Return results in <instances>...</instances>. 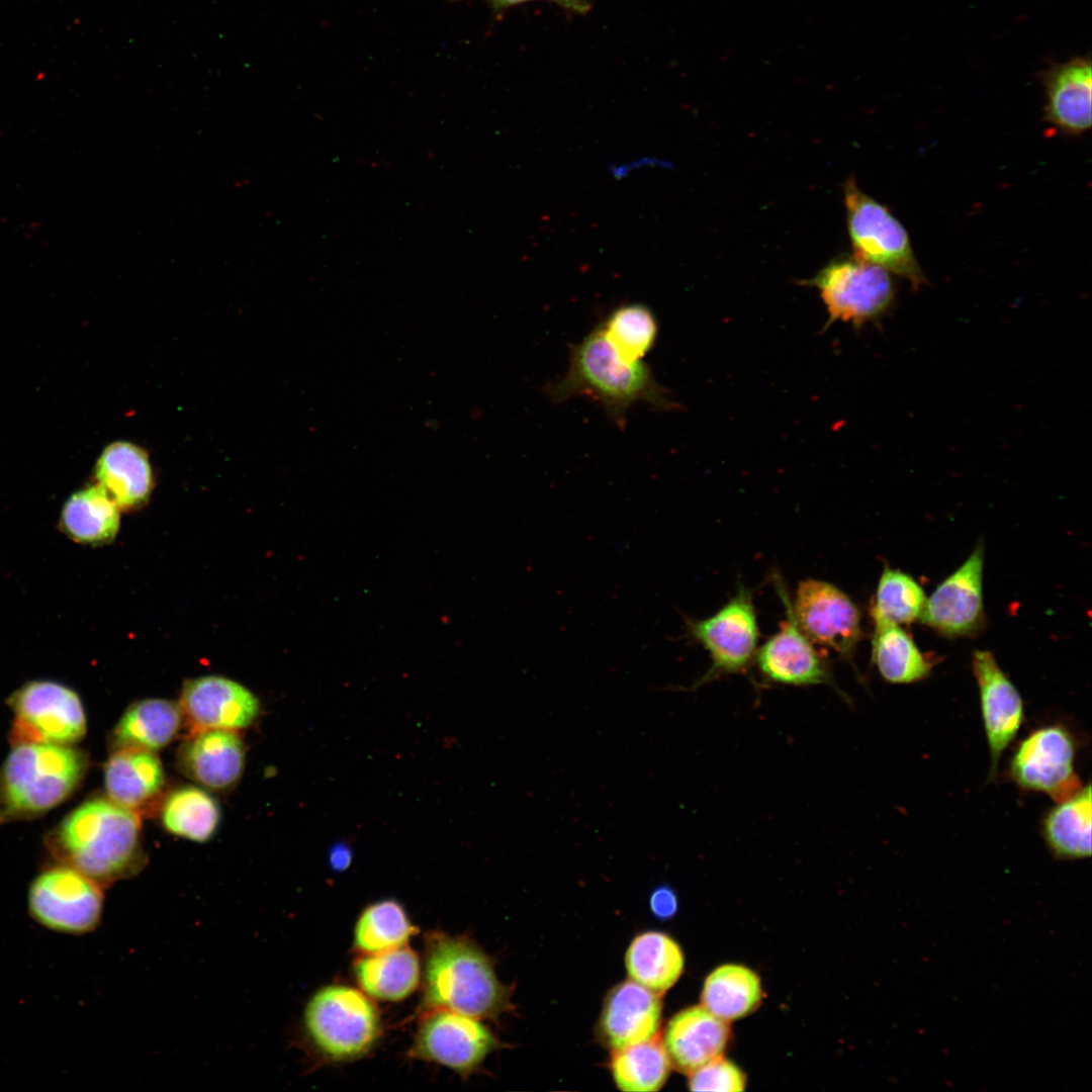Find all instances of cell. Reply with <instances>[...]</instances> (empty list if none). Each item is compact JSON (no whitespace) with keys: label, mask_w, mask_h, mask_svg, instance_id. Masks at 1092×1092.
Listing matches in <instances>:
<instances>
[{"label":"cell","mask_w":1092,"mask_h":1092,"mask_svg":"<svg viewBox=\"0 0 1092 1092\" xmlns=\"http://www.w3.org/2000/svg\"><path fill=\"white\" fill-rule=\"evenodd\" d=\"M44 844L56 863L78 870L103 888L146 864L141 816L107 797L90 798L69 812Z\"/></svg>","instance_id":"1"},{"label":"cell","mask_w":1092,"mask_h":1092,"mask_svg":"<svg viewBox=\"0 0 1092 1092\" xmlns=\"http://www.w3.org/2000/svg\"><path fill=\"white\" fill-rule=\"evenodd\" d=\"M545 390L556 403L581 395L593 398L620 429L625 427L628 411L637 402L658 411L678 407L648 365L642 361L626 362L618 356L605 338L601 324L572 346L567 371Z\"/></svg>","instance_id":"2"},{"label":"cell","mask_w":1092,"mask_h":1092,"mask_svg":"<svg viewBox=\"0 0 1092 1092\" xmlns=\"http://www.w3.org/2000/svg\"><path fill=\"white\" fill-rule=\"evenodd\" d=\"M0 765V823L31 820L66 802L88 768L85 751L74 745L23 743Z\"/></svg>","instance_id":"3"},{"label":"cell","mask_w":1092,"mask_h":1092,"mask_svg":"<svg viewBox=\"0 0 1092 1092\" xmlns=\"http://www.w3.org/2000/svg\"><path fill=\"white\" fill-rule=\"evenodd\" d=\"M424 1006L490 1018L509 1009L510 991L487 956L471 941L436 933L425 960Z\"/></svg>","instance_id":"4"},{"label":"cell","mask_w":1092,"mask_h":1092,"mask_svg":"<svg viewBox=\"0 0 1092 1092\" xmlns=\"http://www.w3.org/2000/svg\"><path fill=\"white\" fill-rule=\"evenodd\" d=\"M303 1024L316 1050L337 1061L367 1053L380 1031L375 1005L359 990L342 985L322 988L309 999Z\"/></svg>","instance_id":"5"},{"label":"cell","mask_w":1092,"mask_h":1092,"mask_svg":"<svg viewBox=\"0 0 1092 1092\" xmlns=\"http://www.w3.org/2000/svg\"><path fill=\"white\" fill-rule=\"evenodd\" d=\"M13 713L11 745L48 743L74 745L87 731V718L79 695L70 687L48 679L29 680L7 699Z\"/></svg>","instance_id":"6"},{"label":"cell","mask_w":1092,"mask_h":1092,"mask_svg":"<svg viewBox=\"0 0 1092 1092\" xmlns=\"http://www.w3.org/2000/svg\"><path fill=\"white\" fill-rule=\"evenodd\" d=\"M848 235L854 257L902 276L914 287L926 282L903 224L861 191L854 179L843 187Z\"/></svg>","instance_id":"7"},{"label":"cell","mask_w":1092,"mask_h":1092,"mask_svg":"<svg viewBox=\"0 0 1092 1092\" xmlns=\"http://www.w3.org/2000/svg\"><path fill=\"white\" fill-rule=\"evenodd\" d=\"M684 638L708 651L711 666L691 688L696 689L725 675L745 672L757 650L759 629L749 588L739 583L736 594L715 614L705 619L684 616Z\"/></svg>","instance_id":"8"},{"label":"cell","mask_w":1092,"mask_h":1092,"mask_svg":"<svg viewBox=\"0 0 1092 1092\" xmlns=\"http://www.w3.org/2000/svg\"><path fill=\"white\" fill-rule=\"evenodd\" d=\"M1077 753L1076 737L1066 725L1057 722L1039 726L1015 747L1008 777L1022 791L1062 801L1083 786L1076 769Z\"/></svg>","instance_id":"9"},{"label":"cell","mask_w":1092,"mask_h":1092,"mask_svg":"<svg viewBox=\"0 0 1092 1092\" xmlns=\"http://www.w3.org/2000/svg\"><path fill=\"white\" fill-rule=\"evenodd\" d=\"M802 284L815 287L828 313L827 325L855 327L883 314L894 299L890 272L856 257H839Z\"/></svg>","instance_id":"10"},{"label":"cell","mask_w":1092,"mask_h":1092,"mask_svg":"<svg viewBox=\"0 0 1092 1092\" xmlns=\"http://www.w3.org/2000/svg\"><path fill=\"white\" fill-rule=\"evenodd\" d=\"M103 889L78 870L56 863L32 881L28 910L35 921L51 930L84 934L94 930L101 920Z\"/></svg>","instance_id":"11"},{"label":"cell","mask_w":1092,"mask_h":1092,"mask_svg":"<svg viewBox=\"0 0 1092 1092\" xmlns=\"http://www.w3.org/2000/svg\"><path fill=\"white\" fill-rule=\"evenodd\" d=\"M791 609L798 627L814 644L852 663L863 630L861 612L846 593L828 581L807 578L798 583Z\"/></svg>","instance_id":"12"},{"label":"cell","mask_w":1092,"mask_h":1092,"mask_svg":"<svg viewBox=\"0 0 1092 1092\" xmlns=\"http://www.w3.org/2000/svg\"><path fill=\"white\" fill-rule=\"evenodd\" d=\"M777 582L786 607L787 619L781 623L778 632L757 647L753 661L762 678L772 684L794 687L826 685L844 701L849 702L836 684L827 657L798 627L787 589L782 581Z\"/></svg>","instance_id":"13"},{"label":"cell","mask_w":1092,"mask_h":1092,"mask_svg":"<svg viewBox=\"0 0 1092 1092\" xmlns=\"http://www.w3.org/2000/svg\"><path fill=\"white\" fill-rule=\"evenodd\" d=\"M984 543L926 599L922 624L947 638L972 637L985 627L983 603Z\"/></svg>","instance_id":"14"},{"label":"cell","mask_w":1092,"mask_h":1092,"mask_svg":"<svg viewBox=\"0 0 1092 1092\" xmlns=\"http://www.w3.org/2000/svg\"><path fill=\"white\" fill-rule=\"evenodd\" d=\"M495 1046L492 1033L476 1018L432 1010L422 1020L410 1054L464 1075L477 1068Z\"/></svg>","instance_id":"15"},{"label":"cell","mask_w":1092,"mask_h":1092,"mask_svg":"<svg viewBox=\"0 0 1092 1092\" xmlns=\"http://www.w3.org/2000/svg\"><path fill=\"white\" fill-rule=\"evenodd\" d=\"M972 672L978 692L982 722L990 753L989 779L996 778L1002 755L1024 721L1022 697L989 650H975Z\"/></svg>","instance_id":"16"},{"label":"cell","mask_w":1092,"mask_h":1092,"mask_svg":"<svg viewBox=\"0 0 1092 1092\" xmlns=\"http://www.w3.org/2000/svg\"><path fill=\"white\" fill-rule=\"evenodd\" d=\"M179 706L189 731H238L251 726L260 714L258 698L243 685L219 675L184 682Z\"/></svg>","instance_id":"17"},{"label":"cell","mask_w":1092,"mask_h":1092,"mask_svg":"<svg viewBox=\"0 0 1092 1092\" xmlns=\"http://www.w3.org/2000/svg\"><path fill=\"white\" fill-rule=\"evenodd\" d=\"M246 760L245 744L233 730L189 732L178 750V766L189 779L212 791H228L240 781Z\"/></svg>","instance_id":"18"},{"label":"cell","mask_w":1092,"mask_h":1092,"mask_svg":"<svg viewBox=\"0 0 1092 1092\" xmlns=\"http://www.w3.org/2000/svg\"><path fill=\"white\" fill-rule=\"evenodd\" d=\"M106 797L141 817L158 811L165 796L166 776L156 751L112 749L104 765Z\"/></svg>","instance_id":"19"},{"label":"cell","mask_w":1092,"mask_h":1092,"mask_svg":"<svg viewBox=\"0 0 1092 1092\" xmlns=\"http://www.w3.org/2000/svg\"><path fill=\"white\" fill-rule=\"evenodd\" d=\"M661 1009L657 993L633 980L622 982L606 997L599 1034L614 1051L649 1040L659 1029Z\"/></svg>","instance_id":"20"},{"label":"cell","mask_w":1092,"mask_h":1092,"mask_svg":"<svg viewBox=\"0 0 1092 1092\" xmlns=\"http://www.w3.org/2000/svg\"><path fill=\"white\" fill-rule=\"evenodd\" d=\"M1044 119L1069 134L1091 127L1092 71L1089 57L1055 64L1041 73Z\"/></svg>","instance_id":"21"},{"label":"cell","mask_w":1092,"mask_h":1092,"mask_svg":"<svg viewBox=\"0 0 1092 1092\" xmlns=\"http://www.w3.org/2000/svg\"><path fill=\"white\" fill-rule=\"evenodd\" d=\"M729 1034L727 1021L703 1006H693L669 1020L664 1033V1048L671 1064L680 1072L690 1074L720 1057Z\"/></svg>","instance_id":"22"},{"label":"cell","mask_w":1092,"mask_h":1092,"mask_svg":"<svg viewBox=\"0 0 1092 1092\" xmlns=\"http://www.w3.org/2000/svg\"><path fill=\"white\" fill-rule=\"evenodd\" d=\"M96 479L121 510L144 505L154 486L148 455L136 445L123 441L105 448L97 461Z\"/></svg>","instance_id":"23"},{"label":"cell","mask_w":1092,"mask_h":1092,"mask_svg":"<svg viewBox=\"0 0 1092 1092\" xmlns=\"http://www.w3.org/2000/svg\"><path fill=\"white\" fill-rule=\"evenodd\" d=\"M184 724L179 706L165 699H144L132 703L115 724L111 749L140 748L157 751L171 743Z\"/></svg>","instance_id":"24"},{"label":"cell","mask_w":1092,"mask_h":1092,"mask_svg":"<svg viewBox=\"0 0 1092 1092\" xmlns=\"http://www.w3.org/2000/svg\"><path fill=\"white\" fill-rule=\"evenodd\" d=\"M1091 785L1056 802L1041 822L1043 840L1059 859H1082L1091 856L1092 799Z\"/></svg>","instance_id":"25"},{"label":"cell","mask_w":1092,"mask_h":1092,"mask_svg":"<svg viewBox=\"0 0 1092 1092\" xmlns=\"http://www.w3.org/2000/svg\"><path fill=\"white\" fill-rule=\"evenodd\" d=\"M872 663L882 678L893 685H909L929 677L937 659L923 653L900 625L873 621Z\"/></svg>","instance_id":"26"},{"label":"cell","mask_w":1092,"mask_h":1092,"mask_svg":"<svg viewBox=\"0 0 1092 1092\" xmlns=\"http://www.w3.org/2000/svg\"><path fill=\"white\" fill-rule=\"evenodd\" d=\"M118 506L98 484L73 493L65 503L59 526L74 542L100 545L111 542L120 524Z\"/></svg>","instance_id":"27"},{"label":"cell","mask_w":1092,"mask_h":1092,"mask_svg":"<svg viewBox=\"0 0 1092 1092\" xmlns=\"http://www.w3.org/2000/svg\"><path fill=\"white\" fill-rule=\"evenodd\" d=\"M354 971L365 993L384 1001H399L411 995L421 975L419 958L406 944L365 954L357 960Z\"/></svg>","instance_id":"28"},{"label":"cell","mask_w":1092,"mask_h":1092,"mask_svg":"<svg viewBox=\"0 0 1092 1092\" xmlns=\"http://www.w3.org/2000/svg\"><path fill=\"white\" fill-rule=\"evenodd\" d=\"M684 964L678 943L659 931H645L635 936L625 956L629 977L657 994L675 984Z\"/></svg>","instance_id":"29"},{"label":"cell","mask_w":1092,"mask_h":1092,"mask_svg":"<svg viewBox=\"0 0 1092 1092\" xmlns=\"http://www.w3.org/2000/svg\"><path fill=\"white\" fill-rule=\"evenodd\" d=\"M163 827L171 834L205 842L217 831L221 812L217 801L196 786H181L164 796L158 809Z\"/></svg>","instance_id":"30"},{"label":"cell","mask_w":1092,"mask_h":1092,"mask_svg":"<svg viewBox=\"0 0 1092 1092\" xmlns=\"http://www.w3.org/2000/svg\"><path fill=\"white\" fill-rule=\"evenodd\" d=\"M758 976L740 965H723L706 979L703 1007L720 1019L734 1020L751 1013L761 1000Z\"/></svg>","instance_id":"31"},{"label":"cell","mask_w":1092,"mask_h":1092,"mask_svg":"<svg viewBox=\"0 0 1092 1092\" xmlns=\"http://www.w3.org/2000/svg\"><path fill=\"white\" fill-rule=\"evenodd\" d=\"M610 1068L620 1090L651 1092L659 1090L666 1082L671 1061L664 1045L653 1037L615 1050Z\"/></svg>","instance_id":"32"},{"label":"cell","mask_w":1092,"mask_h":1092,"mask_svg":"<svg viewBox=\"0 0 1092 1092\" xmlns=\"http://www.w3.org/2000/svg\"><path fill=\"white\" fill-rule=\"evenodd\" d=\"M418 932L400 904L383 900L368 906L354 930V946L364 954L391 950L407 943Z\"/></svg>","instance_id":"33"},{"label":"cell","mask_w":1092,"mask_h":1092,"mask_svg":"<svg viewBox=\"0 0 1092 1092\" xmlns=\"http://www.w3.org/2000/svg\"><path fill=\"white\" fill-rule=\"evenodd\" d=\"M601 326L618 356L630 363L642 361L654 347L658 335L653 312L639 302L615 308Z\"/></svg>","instance_id":"34"},{"label":"cell","mask_w":1092,"mask_h":1092,"mask_svg":"<svg viewBox=\"0 0 1092 1092\" xmlns=\"http://www.w3.org/2000/svg\"><path fill=\"white\" fill-rule=\"evenodd\" d=\"M926 602L922 586L908 573L885 566L871 602L873 621L897 625L919 619Z\"/></svg>","instance_id":"35"},{"label":"cell","mask_w":1092,"mask_h":1092,"mask_svg":"<svg viewBox=\"0 0 1092 1092\" xmlns=\"http://www.w3.org/2000/svg\"><path fill=\"white\" fill-rule=\"evenodd\" d=\"M689 1088L692 1091H742L745 1076L732 1062L721 1056L690 1073Z\"/></svg>","instance_id":"36"},{"label":"cell","mask_w":1092,"mask_h":1092,"mask_svg":"<svg viewBox=\"0 0 1092 1092\" xmlns=\"http://www.w3.org/2000/svg\"><path fill=\"white\" fill-rule=\"evenodd\" d=\"M649 906L653 915L660 920L670 919L677 911V897L674 891L662 885L650 895Z\"/></svg>","instance_id":"37"},{"label":"cell","mask_w":1092,"mask_h":1092,"mask_svg":"<svg viewBox=\"0 0 1092 1092\" xmlns=\"http://www.w3.org/2000/svg\"><path fill=\"white\" fill-rule=\"evenodd\" d=\"M483 1H485L490 6V8L493 10V12L500 13V12L505 11L506 9L511 8V7L515 6V5L525 3V2H529V1H538V0H483ZM545 1L553 2V3L557 4L558 6H560L561 8H564L566 10H569V11L575 12V13H579V14L586 13L590 8L589 3L586 0H545Z\"/></svg>","instance_id":"38"},{"label":"cell","mask_w":1092,"mask_h":1092,"mask_svg":"<svg viewBox=\"0 0 1092 1092\" xmlns=\"http://www.w3.org/2000/svg\"><path fill=\"white\" fill-rule=\"evenodd\" d=\"M352 849L347 842L335 843L329 851V862L336 872H343L352 861Z\"/></svg>","instance_id":"39"}]
</instances>
